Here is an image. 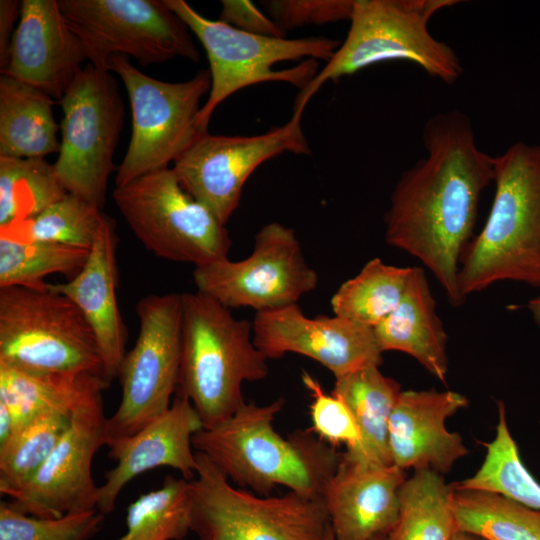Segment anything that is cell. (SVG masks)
<instances>
[{"instance_id": "6da1fadb", "label": "cell", "mask_w": 540, "mask_h": 540, "mask_svg": "<svg viewBox=\"0 0 540 540\" xmlns=\"http://www.w3.org/2000/svg\"><path fill=\"white\" fill-rule=\"evenodd\" d=\"M426 156L398 179L385 214V240L432 272L448 302L461 306L462 254L473 236L479 201L493 182L494 157L479 148L470 118L453 109L423 126Z\"/></svg>"}, {"instance_id": "7a4b0ae2", "label": "cell", "mask_w": 540, "mask_h": 540, "mask_svg": "<svg viewBox=\"0 0 540 540\" xmlns=\"http://www.w3.org/2000/svg\"><path fill=\"white\" fill-rule=\"evenodd\" d=\"M279 398L266 405L245 403L223 423L202 428L192 438L232 483L268 496L276 486L313 499H322L342 453L312 429L282 437L273 421L284 405Z\"/></svg>"}, {"instance_id": "3957f363", "label": "cell", "mask_w": 540, "mask_h": 540, "mask_svg": "<svg viewBox=\"0 0 540 540\" xmlns=\"http://www.w3.org/2000/svg\"><path fill=\"white\" fill-rule=\"evenodd\" d=\"M493 182L488 217L460 261L465 299L501 281L540 288V144L518 141L494 157Z\"/></svg>"}, {"instance_id": "277c9868", "label": "cell", "mask_w": 540, "mask_h": 540, "mask_svg": "<svg viewBox=\"0 0 540 540\" xmlns=\"http://www.w3.org/2000/svg\"><path fill=\"white\" fill-rule=\"evenodd\" d=\"M182 344L177 391L190 400L203 428L232 417L246 402L244 382L264 379L267 357L253 340L252 323L201 292L181 293Z\"/></svg>"}, {"instance_id": "5b68a950", "label": "cell", "mask_w": 540, "mask_h": 540, "mask_svg": "<svg viewBox=\"0 0 540 540\" xmlns=\"http://www.w3.org/2000/svg\"><path fill=\"white\" fill-rule=\"evenodd\" d=\"M458 0H355L350 28L325 66L300 90L293 112L303 114L310 99L330 80L371 65L407 61L447 85L462 76L463 66L447 43L436 39L428 24Z\"/></svg>"}, {"instance_id": "8992f818", "label": "cell", "mask_w": 540, "mask_h": 540, "mask_svg": "<svg viewBox=\"0 0 540 540\" xmlns=\"http://www.w3.org/2000/svg\"><path fill=\"white\" fill-rule=\"evenodd\" d=\"M197 37L209 61L211 88L197 125L207 132L219 104L235 92L259 83L286 82L303 89L340 42L326 37L288 39L250 34L220 20H211L184 0H164Z\"/></svg>"}, {"instance_id": "52a82bcc", "label": "cell", "mask_w": 540, "mask_h": 540, "mask_svg": "<svg viewBox=\"0 0 540 540\" xmlns=\"http://www.w3.org/2000/svg\"><path fill=\"white\" fill-rule=\"evenodd\" d=\"M0 362L105 378L100 348L84 314L71 299L47 286L0 288Z\"/></svg>"}, {"instance_id": "ba28073f", "label": "cell", "mask_w": 540, "mask_h": 540, "mask_svg": "<svg viewBox=\"0 0 540 540\" xmlns=\"http://www.w3.org/2000/svg\"><path fill=\"white\" fill-rule=\"evenodd\" d=\"M195 453L191 531L199 540H325L331 526L322 499L236 488L204 454Z\"/></svg>"}, {"instance_id": "9c48e42d", "label": "cell", "mask_w": 540, "mask_h": 540, "mask_svg": "<svg viewBox=\"0 0 540 540\" xmlns=\"http://www.w3.org/2000/svg\"><path fill=\"white\" fill-rule=\"evenodd\" d=\"M107 69L122 80L132 114L128 149L116 171L118 187L168 168L204 133L197 120L211 76L209 70H201L187 81H161L137 69L124 55L111 56Z\"/></svg>"}, {"instance_id": "30bf717a", "label": "cell", "mask_w": 540, "mask_h": 540, "mask_svg": "<svg viewBox=\"0 0 540 540\" xmlns=\"http://www.w3.org/2000/svg\"><path fill=\"white\" fill-rule=\"evenodd\" d=\"M113 201L143 246L157 257L195 267L227 258L228 230L181 186L172 168L115 187Z\"/></svg>"}, {"instance_id": "8fae6325", "label": "cell", "mask_w": 540, "mask_h": 540, "mask_svg": "<svg viewBox=\"0 0 540 540\" xmlns=\"http://www.w3.org/2000/svg\"><path fill=\"white\" fill-rule=\"evenodd\" d=\"M58 102L63 118L57 177L68 193L102 209L109 178L117 171L113 156L124 122L114 73L87 64Z\"/></svg>"}, {"instance_id": "7c38bea8", "label": "cell", "mask_w": 540, "mask_h": 540, "mask_svg": "<svg viewBox=\"0 0 540 540\" xmlns=\"http://www.w3.org/2000/svg\"><path fill=\"white\" fill-rule=\"evenodd\" d=\"M58 2L89 63L96 68L107 69L113 55L131 56L142 65L175 57L199 60L192 32L164 0Z\"/></svg>"}, {"instance_id": "4fadbf2b", "label": "cell", "mask_w": 540, "mask_h": 540, "mask_svg": "<svg viewBox=\"0 0 540 540\" xmlns=\"http://www.w3.org/2000/svg\"><path fill=\"white\" fill-rule=\"evenodd\" d=\"M136 313L139 332L118 371L122 395L107 418L109 438L130 436L156 419L170 407L178 387L181 293L148 295L138 301Z\"/></svg>"}, {"instance_id": "5bb4252c", "label": "cell", "mask_w": 540, "mask_h": 540, "mask_svg": "<svg viewBox=\"0 0 540 540\" xmlns=\"http://www.w3.org/2000/svg\"><path fill=\"white\" fill-rule=\"evenodd\" d=\"M197 291L225 307L257 312L297 304L318 286L292 228L271 222L259 229L251 254L239 261L228 257L196 266Z\"/></svg>"}, {"instance_id": "9a60e30c", "label": "cell", "mask_w": 540, "mask_h": 540, "mask_svg": "<svg viewBox=\"0 0 540 540\" xmlns=\"http://www.w3.org/2000/svg\"><path fill=\"white\" fill-rule=\"evenodd\" d=\"M301 120L293 112L285 124L252 136L201 133L172 169L183 189L226 224L257 167L285 152L310 154Z\"/></svg>"}, {"instance_id": "2e32d148", "label": "cell", "mask_w": 540, "mask_h": 540, "mask_svg": "<svg viewBox=\"0 0 540 540\" xmlns=\"http://www.w3.org/2000/svg\"><path fill=\"white\" fill-rule=\"evenodd\" d=\"M105 389L94 390L75 407L55 448L33 478L11 497L13 507L41 518L97 509L99 487L92 477V462L109 438Z\"/></svg>"}, {"instance_id": "e0dca14e", "label": "cell", "mask_w": 540, "mask_h": 540, "mask_svg": "<svg viewBox=\"0 0 540 540\" xmlns=\"http://www.w3.org/2000/svg\"><path fill=\"white\" fill-rule=\"evenodd\" d=\"M252 330L255 345L268 360L300 354L320 363L335 378L379 367L383 361L373 328L337 315L308 317L297 304L257 312Z\"/></svg>"}, {"instance_id": "ac0fdd59", "label": "cell", "mask_w": 540, "mask_h": 540, "mask_svg": "<svg viewBox=\"0 0 540 540\" xmlns=\"http://www.w3.org/2000/svg\"><path fill=\"white\" fill-rule=\"evenodd\" d=\"M202 428L190 400L176 392L170 407L142 429L130 436L109 438L108 456L116 465L106 472L105 482L98 488L97 510L111 513L122 489L157 467H171L192 480L197 470L192 438Z\"/></svg>"}, {"instance_id": "d6986e66", "label": "cell", "mask_w": 540, "mask_h": 540, "mask_svg": "<svg viewBox=\"0 0 540 540\" xmlns=\"http://www.w3.org/2000/svg\"><path fill=\"white\" fill-rule=\"evenodd\" d=\"M88 60L57 0H22L7 74L60 100Z\"/></svg>"}, {"instance_id": "ffe728a7", "label": "cell", "mask_w": 540, "mask_h": 540, "mask_svg": "<svg viewBox=\"0 0 540 540\" xmlns=\"http://www.w3.org/2000/svg\"><path fill=\"white\" fill-rule=\"evenodd\" d=\"M406 477L394 464L380 465L343 453L322 500L336 540H383L397 521Z\"/></svg>"}, {"instance_id": "44dd1931", "label": "cell", "mask_w": 540, "mask_h": 540, "mask_svg": "<svg viewBox=\"0 0 540 540\" xmlns=\"http://www.w3.org/2000/svg\"><path fill=\"white\" fill-rule=\"evenodd\" d=\"M467 405V398L452 390H402L388 427L392 463L402 470L449 472L468 451L445 422Z\"/></svg>"}, {"instance_id": "7402d4cb", "label": "cell", "mask_w": 540, "mask_h": 540, "mask_svg": "<svg viewBox=\"0 0 540 540\" xmlns=\"http://www.w3.org/2000/svg\"><path fill=\"white\" fill-rule=\"evenodd\" d=\"M117 245L116 223L108 216L81 271L65 283L46 285L71 299L84 314L95 333L108 382L118 376L128 340L116 294Z\"/></svg>"}, {"instance_id": "603a6c76", "label": "cell", "mask_w": 540, "mask_h": 540, "mask_svg": "<svg viewBox=\"0 0 540 540\" xmlns=\"http://www.w3.org/2000/svg\"><path fill=\"white\" fill-rule=\"evenodd\" d=\"M374 333L382 352L406 353L445 382L448 336L436 313V301L423 268L412 267L400 303L374 328Z\"/></svg>"}, {"instance_id": "cb8c5ba5", "label": "cell", "mask_w": 540, "mask_h": 540, "mask_svg": "<svg viewBox=\"0 0 540 540\" xmlns=\"http://www.w3.org/2000/svg\"><path fill=\"white\" fill-rule=\"evenodd\" d=\"M54 99L7 74L0 76V157H45L59 152Z\"/></svg>"}, {"instance_id": "d4e9b609", "label": "cell", "mask_w": 540, "mask_h": 540, "mask_svg": "<svg viewBox=\"0 0 540 540\" xmlns=\"http://www.w3.org/2000/svg\"><path fill=\"white\" fill-rule=\"evenodd\" d=\"M400 384L370 366L335 378L332 395L351 411L361 436L359 449L343 452L351 459L391 465L388 427L391 413L401 392Z\"/></svg>"}, {"instance_id": "484cf974", "label": "cell", "mask_w": 540, "mask_h": 540, "mask_svg": "<svg viewBox=\"0 0 540 540\" xmlns=\"http://www.w3.org/2000/svg\"><path fill=\"white\" fill-rule=\"evenodd\" d=\"M109 384L94 374L42 372L0 362V404L11 415L14 433L39 413L73 410L91 392Z\"/></svg>"}, {"instance_id": "4316f807", "label": "cell", "mask_w": 540, "mask_h": 540, "mask_svg": "<svg viewBox=\"0 0 540 540\" xmlns=\"http://www.w3.org/2000/svg\"><path fill=\"white\" fill-rule=\"evenodd\" d=\"M450 508L459 532L483 540H540V511L502 494L452 486Z\"/></svg>"}, {"instance_id": "83f0119b", "label": "cell", "mask_w": 540, "mask_h": 540, "mask_svg": "<svg viewBox=\"0 0 540 540\" xmlns=\"http://www.w3.org/2000/svg\"><path fill=\"white\" fill-rule=\"evenodd\" d=\"M451 493L442 474L416 470L400 488L399 515L383 540H452L457 530Z\"/></svg>"}, {"instance_id": "f1b7e54d", "label": "cell", "mask_w": 540, "mask_h": 540, "mask_svg": "<svg viewBox=\"0 0 540 540\" xmlns=\"http://www.w3.org/2000/svg\"><path fill=\"white\" fill-rule=\"evenodd\" d=\"M411 272L412 267L389 265L377 257L369 260L332 296L334 315L374 329L400 303Z\"/></svg>"}, {"instance_id": "f546056e", "label": "cell", "mask_w": 540, "mask_h": 540, "mask_svg": "<svg viewBox=\"0 0 540 540\" xmlns=\"http://www.w3.org/2000/svg\"><path fill=\"white\" fill-rule=\"evenodd\" d=\"M68 192L45 157H0V227L29 221Z\"/></svg>"}, {"instance_id": "4dcf8cb0", "label": "cell", "mask_w": 540, "mask_h": 540, "mask_svg": "<svg viewBox=\"0 0 540 540\" xmlns=\"http://www.w3.org/2000/svg\"><path fill=\"white\" fill-rule=\"evenodd\" d=\"M90 249L1 233L0 288L24 286L43 289L44 278L60 273L69 279L87 262Z\"/></svg>"}, {"instance_id": "1f68e13d", "label": "cell", "mask_w": 540, "mask_h": 540, "mask_svg": "<svg viewBox=\"0 0 540 540\" xmlns=\"http://www.w3.org/2000/svg\"><path fill=\"white\" fill-rule=\"evenodd\" d=\"M73 410L39 413L0 446L2 495L13 497L33 478L67 430Z\"/></svg>"}, {"instance_id": "d6a6232c", "label": "cell", "mask_w": 540, "mask_h": 540, "mask_svg": "<svg viewBox=\"0 0 540 540\" xmlns=\"http://www.w3.org/2000/svg\"><path fill=\"white\" fill-rule=\"evenodd\" d=\"M191 523L190 481L167 475L159 488L128 506L127 531L114 540H182L191 531Z\"/></svg>"}, {"instance_id": "836d02e7", "label": "cell", "mask_w": 540, "mask_h": 540, "mask_svg": "<svg viewBox=\"0 0 540 540\" xmlns=\"http://www.w3.org/2000/svg\"><path fill=\"white\" fill-rule=\"evenodd\" d=\"M107 218L101 208L67 193L35 218L7 228H20L16 237L22 239L90 249Z\"/></svg>"}, {"instance_id": "e575fe53", "label": "cell", "mask_w": 540, "mask_h": 540, "mask_svg": "<svg viewBox=\"0 0 540 540\" xmlns=\"http://www.w3.org/2000/svg\"><path fill=\"white\" fill-rule=\"evenodd\" d=\"M97 509L41 518L23 513L10 502H0V540H90L102 528Z\"/></svg>"}, {"instance_id": "d590c367", "label": "cell", "mask_w": 540, "mask_h": 540, "mask_svg": "<svg viewBox=\"0 0 540 540\" xmlns=\"http://www.w3.org/2000/svg\"><path fill=\"white\" fill-rule=\"evenodd\" d=\"M302 381L312 397L310 416L314 433L334 447L344 444L346 452H356L361 436L346 404L336 396L327 394L309 373L303 372Z\"/></svg>"}, {"instance_id": "8d00e7d4", "label": "cell", "mask_w": 540, "mask_h": 540, "mask_svg": "<svg viewBox=\"0 0 540 540\" xmlns=\"http://www.w3.org/2000/svg\"><path fill=\"white\" fill-rule=\"evenodd\" d=\"M355 0H274L264 1L270 18L287 32L305 25H322L350 20Z\"/></svg>"}, {"instance_id": "74e56055", "label": "cell", "mask_w": 540, "mask_h": 540, "mask_svg": "<svg viewBox=\"0 0 540 540\" xmlns=\"http://www.w3.org/2000/svg\"><path fill=\"white\" fill-rule=\"evenodd\" d=\"M221 5L219 20L236 29L269 37H285L286 35L270 17L261 12L251 1L222 0Z\"/></svg>"}, {"instance_id": "f35d334b", "label": "cell", "mask_w": 540, "mask_h": 540, "mask_svg": "<svg viewBox=\"0 0 540 540\" xmlns=\"http://www.w3.org/2000/svg\"><path fill=\"white\" fill-rule=\"evenodd\" d=\"M21 2L18 0L0 1V70L6 68L9 52L16 28L14 24L20 16Z\"/></svg>"}, {"instance_id": "ab89813d", "label": "cell", "mask_w": 540, "mask_h": 540, "mask_svg": "<svg viewBox=\"0 0 540 540\" xmlns=\"http://www.w3.org/2000/svg\"><path fill=\"white\" fill-rule=\"evenodd\" d=\"M527 309L529 310L535 323L540 327V294L528 301Z\"/></svg>"}, {"instance_id": "60d3db41", "label": "cell", "mask_w": 540, "mask_h": 540, "mask_svg": "<svg viewBox=\"0 0 540 540\" xmlns=\"http://www.w3.org/2000/svg\"><path fill=\"white\" fill-rule=\"evenodd\" d=\"M452 540H483L477 536L457 531Z\"/></svg>"}, {"instance_id": "b9f144b4", "label": "cell", "mask_w": 540, "mask_h": 540, "mask_svg": "<svg viewBox=\"0 0 540 540\" xmlns=\"http://www.w3.org/2000/svg\"><path fill=\"white\" fill-rule=\"evenodd\" d=\"M325 540H336L333 533H332V530L330 529V531L328 532Z\"/></svg>"}]
</instances>
